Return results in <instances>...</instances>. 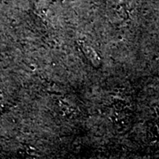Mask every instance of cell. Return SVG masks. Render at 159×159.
Wrapping results in <instances>:
<instances>
[{
  "instance_id": "1",
  "label": "cell",
  "mask_w": 159,
  "mask_h": 159,
  "mask_svg": "<svg viewBox=\"0 0 159 159\" xmlns=\"http://www.w3.org/2000/svg\"><path fill=\"white\" fill-rule=\"evenodd\" d=\"M77 45L79 47L80 51L82 53L87 63L92 68L98 70L102 67V58L95 48H93L90 44H89L88 43H86L85 41H82V40L77 41Z\"/></svg>"
},
{
  "instance_id": "2",
  "label": "cell",
  "mask_w": 159,
  "mask_h": 159,
  "mask_svg": "<svg viewBox=\"0 0 159 159\" xmlns=\"http://www.w3.org/2000/svg\"><path fill=\"white\" fill-rule=\"evenodd\" d=\"M6 98L3 96V94L0 92V114L3 113L6 110Z\"/></svg>"
}]
</instances>
